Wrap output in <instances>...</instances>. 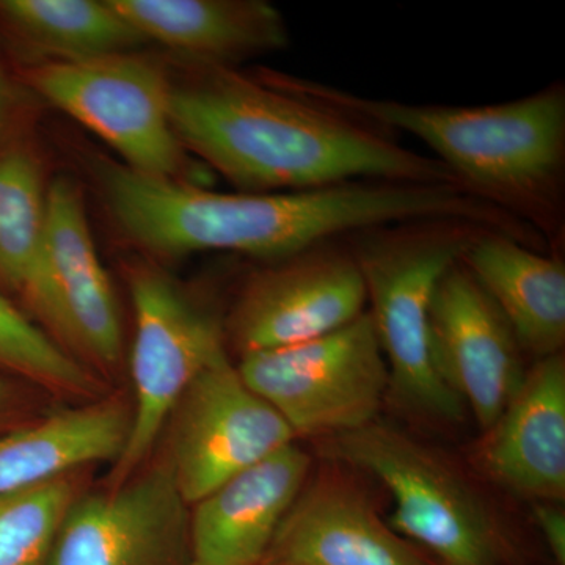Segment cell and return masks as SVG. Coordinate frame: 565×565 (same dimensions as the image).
Instances as JSON below:
<instances>
[{"label":"cell","mask_w":565,"mask_h":565,"mask_svg":"<svg viewBox=\"0 0 565 565\" xmlns=\"http://www.w3.org/2000/svg\"><path fill=\"white\" fill-rule=\"evenodd\" d=\"M95 173L121 232L161 256L230 252L274 263L375 226L476 221L481 212L475 199L449 184L353 181L307 191L221 193L107 159Z\"/></svg>","instance_id":"6da1fadb"},{"label":"cell","mask_w":565,"mask_h":565,"mask_svg":"<svg viewBox=\"0 0 565 565\" xmlns=\"http://www.w3.org/2000/svg\"><path fill=\"white\" fill-rule=\"evenodd\" d=\"M173 87L170 114L185 151L245 193L307 191L353 181L449 184L456 174L393 132L230 66H199ZM463 189V188H462ZM465 191V189H463Z\"/></svg>","instance_id":"7a4b0ae2"},{"label":"cell","mask_w":565,"mask_h":565,"mask_svg":"<svg viewBox=\"0 0 565 565\" xmlns=\"http://www.w3.org/2000/svg\"><path fill=\"white\" fill-rule=\"evenodd\" d=\"M266 79L388 132L426 143L465 191L537 233L550 252L565 245V84L490 106L366 98L323 82L266 71Z\"/></svg>","instance_id":"3957f363"},{"label":"cell","mask_w":565,"mask_h":565,"mask_svg":"<svg viewBox=\"0 0 565 565\" xmlns=\"http://www.w3.org/2000/svg\"><path fill=\"white\" fill-rule=\"evenodd\" d=\"M486 232L493 230L457 218H423L344 237L363 275L390 393L412 414L446 423L463 418L462 401L434 370L429 308L446 270Z\"/></svg>","instance_id":"277c9868"},{"label":"cell","mask_w":565,"mask_h":565,"mask_svg":"<svg viewBox=\"0 0 565 565\" xmlns=\"http://www.w3.org/2000/svg\"><path fill=\"white\" fill-rule=\"evenodd\" d=\"M332 462L373 475L393 497L388 526L441 565H504L508 542L475 487L430 446L374 422L318 440Z\"/></svg>","instance_id":"5b68a950"},{"label":"cell","mask_w":565,"mask_h":565,"mask_svg":"<svg viewBox=\"0 0 565 565\" xmlns=\"http://www.w3.org/2000/svg\"><path fill=\"white\" fill-rule=\"evenodd\" d=\"M237 371L296 437L316 440L377 422L390 392L388 366L367 311L315 340L244 353Z\"/></svg>","instance_id":"8992f818"},{"label":"cell","mask_w":565,"mask_h":565,"mask_svg":"<svg viewBox=\"0 0 565 565\" xmlns=\"http://www.w3.org/2000/svg\"><path fill=\"white\" fill-rule=\"evenodd\" d=\"M129 289L136 315L131 352L136 404L110 487L122 484L143 468L189 385L211 364L228 356L225 321L169 275L154 267H136L129 274Z\"/></svg>","instance_id":"52a82bcc"},{"label":"cell","mask_w":565,"mask_h":565,"mask_svg":"<svg viewBox=\"0 0 565 565\" xmlns=\"http://www.w3.org/2000/svg\"><path fill=\"white\" fill-rule=\"evenodd\" d=\"M39 95L148 177L180 180L188 156L172 125L173 85L154 62L132 52L46 62L29 73Z\"/></svg>","instance_id":"ba28073f"},{"label":"cell","mask_w":565,"mask_h":565,"mask_svg":"<svg viewBox=\"0 0 565 565\" xmlns=\"http://www.w3.org/2000/svg\"><path fill=\"white\" fill-rule=\"evenodd\" d=\"M20 292L71 355L103 371L120 364L117 299L93 243L84 196L65 178L47 185L43 234Z\"/></svg>","instance_id":"9c48e42d"},{"label":"cell","mask_w":565,"mask_h":565,"mask_svg":"<svg viewBox=\"0 0 565 565\" xmlns=\"http://www.w3.org/2000/svg\"><path fill=\"white\" fill-rule=\"evenodd\" d=\"M166 433V460L189 508L296 438L288 423L245 384L230 356L189 385Z\"/></svg>","instance_id":"30bf717a"},{"label":"cell","mask_w":565,"mask_h":565,"mask_svg":"<svg viewBox=\"0 0 565 565\" xmlns=\"http://www.w3.org/2000/svg\"><path fill=\"white\" fill-rule=\"evenodd\" d=\"M363 275L345 239L330 241L256 270L225 321L244 355L315 340L364 313Z\"/></svg>","instance_id":"8fae6325"},{"label":"cell","mask_w":565,"mask_h":565,"mask_svg":"<svg viewBox=\"0 0 565 565\" xmlns=\"http://www.w3.org/2000/svg\"><path fill=\"white\" fill-rule=\"evenodd\" d=\"M167 460L107 492L77 497L47 565H177L189 553L191 512Z\"/></svg>","instance_id":"7c38bea8"},{"label":"cell","mask_w":565,"mask_h":565,"mask_svg":"<svg viewBox=\"0 0 565 565\" xmlns=\"http://www.w3.org/2000/svg\"><path fill=\"white\" fill-rule=\"evenodd\" d=\"M429 351L440 381L489 430L523 384L522 348L467 266L438 281L429 308Z\"/></svg>","instance_id":"4fadbf2b"},{"label":"cell","mask_w":565,"mask_h":565,"mask_svg":"<svg viewBox=\"0 0 565 565\" xmlns=\"http://www.w3.org/2000/svg\"><path fill=\"white\" fill-rule=\"evenodd\" d=\"M263 565H433L394 533L352 481L322 471L282 519Z\"/></svg>","instance_id":"5bb4252c"},{"label":"cell","mask_w":565,"mask_h":565,"mask_svg":"<svg viewBox=\"0 0 565 565\" xmlns=\"http://www.w3.org/2000/svg\"><path fill=\"white\" fill-rule=\"evenodd\" d=\"M310 467V456L291 444L193 504L189 563L263 565L282 519L308 482Z\"/></svg>","instance_id":"9a60e30c"},{"label":"cell","mask_w":565,"mask_h":565,"mask_svg":"<svg viewBox=\"0 0 565 565\" xmlns=\"http://www.w3.org/2000/svg\"><path fill=\"white\" fill-rule=\"evenodd\" d=\"M478 449L482 470L534 503L565 500V359H539Z\"/></svg>","instance_id":"2e32d148"},{"label":"cell","mask_w":565,"mask_h":565,"mask_svg":"<svg viewBox=\"0 0 565 565\" xmlns=\"http://www.w3.org/2000/svg\"><path fill=\"white\" fill-rule=\"evenodd\" d=\"M145 41L196 66H230L288 46L289 31L266 0H110Z\"/></svg>","instance_id":"e0dca14e"},{"label":"cell","mask_w":565,"mask_h":565,"mask_svg":"<svg viewBox=\"0 0 565 565\" xmlns=\"http://www.w3.org/2000/svg\"><path fill=\"white\" fill-rule=\"evenodd\" d=\"M462 263L511 326L523 352L537 359L565 345L564 255L542 253L497 232H486Z\"/></svg>","instance_id":"ac0fdd59"},{"label":"cell","mask_w":565,"mask_h":565,"mask_svg":"<svg viewBox=\"0 0 565 565\" xmlns=\"http://www.w3.org/2000/svg\"><path fill=\"white\" fill-rule=\"evenodd\" d=\"M131 411L118 399L63 408L0 437V494L76 473L85 465L117 462Z\"/></svg>","instance_id":"d6986e66"},{"label":"cell","mask_w":565,"mask_h":565,"mask_svg":"<svg viewBox=\"0 0 565 565\" xmlns=\"http://www.w3.org/2000/svg\"><path fill=\"white\" fill-rule=\"evenodd\" d=\"M0 14L29 50L50 62L121 54L147 43L110 0H2Z\"/></svg>","instance_id":"ffe728a7"},{"label":"cell","mask_w":565,"mask_h":565,"mask_svg":"<svg viewBox=\"0 0 565 565\" xmlns=\"http://www.w3.org/2000/svg\"><path fill=\"white\" fill-rule=\"evenodd\" d=\"M47 188L28 151L0 154V281L21 291L46 217Z\"/></svg>","instance_id":"44dd1931"},{"label":"cell","mask_w":565,"mask_h":565,"mask_svg":"<svg viewBox=\"0 0 565 565\" xmlns=\"http://www.w3.org/2000/svg\"><path fill=\"white\" fill-rule=\"evenodd\" d=\"M73 475L0 494V565L50 564L63 520L79 497Z\"/></svg>","instance_id":"7402d4cb"},{"label":"cell","mask_w":565,"mask_h":565,"mask_svg":"<svg viewBox=\"0 0 565 565\" xmlns=\"http://www.w3.org/2000/svg\"><path fill=\"white\" fill-rule=\"evenodd\" d=\"M0 370L63 396H92L98 382L50 333L0 296Z\"/></svg>","instance_id":"603a6c76"},{"label":"cell","mask_w":565,"mask_h":565,"mask_svg":"<svg viewBox=\"0 0 565 565\" xmlns=\"http://www.w3.org/2000/svg\"><path fill=\"white\" fill-rule=\"evenodd\" d=\"M535 525L544 535L557 565H565V512L559 504L535 503Z\"/></svg>","instance_id":"cb8c5ba5"},{"label":"cell","mask_w":565,"mask_h":565,"mask_svg":"<svg viewBox=\"0 0 565 565\" xmlns=\"http://www.w3.org/2000/svg\"><path fill=\"white\" fill-rule=\"evenodd\" d=\"M20 405V393L9 379L0 375V427L3 426L13 415L17 414Z\"/></svg>","instance_id":"d4e9b609"},{"label":"cell","mask_w":565,"mask_h":565,"mask_svg":"<svg viewBox=\"0 0 565 565\" xmlns=\"http://www.w3.org/2000/svg\"><path fill=\"white\" fill-rule=\"evenodd\" d=\"M7 106H9V92H7V82L3 77L2 68H0V129L7 117Z\"/></svg>","instance_id":"484cf974"}]
</instances>
